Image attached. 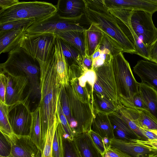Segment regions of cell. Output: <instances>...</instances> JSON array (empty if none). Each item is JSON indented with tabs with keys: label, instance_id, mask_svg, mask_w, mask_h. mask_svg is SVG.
I'll list each match as a JSON object with an SVG mask.
<instances>
[{
	"label": "cell",
	"instance_id": "obj_1",
	"mask_svg": "<svg viewBox=\"0 0 157 157\" xmlns=\"http://www.w3.org/2000/svg\"><path fill=\"white\" fill-rule=\"evenodd\" d=\"M84 0V15L87 21L119 45L123 52L135 54V41L129 28L110 11L104 0Z\"/></svg>",
	"mask_w": 157,
	"mask_h": 157
},
{
	"label": "cell",
	"instance_id": "obj_2",
	"mask_svg": "<svg viewBox=\"0 0 157 157\" xmlns=\"http://www.w3.org/2000/svg\"><path fill=\"white\" fill-rule=\"evenodd\" d=\"M40 68V95L38 107L44 143L48 128L57 127L59 121L57 109L62 86L59 82L51 56L47 65Z\"/></svg>",
	"mask_w": 157,
	"mask_h": 157
},
{
	"label": "cell",
	"instance_id": "obj_3",
	"mask_svg": "<svg viewBox=\"0 0 157 157\" xmlns=\"http://www.w3.org/2000/svg\"><path fill=\"white\" fill-rule=\"evenodd\" d=\"M36 61L19 46L8 53L6 60L0 64V70L18 75H23L30 83L28 94L35 98L40 97L39 74L40 68Z\"/></svg>",
	"mask_w": 157,
	"mask_h": 157
},
{
	"label": "cell",
	"instance_id": "obj_4",
	"mask_svg": "<svg viewBox=\"0 0 157 157\" xmlns=\"http://www.w3.org/2000/svg\"><path fill=\"white\" fill-rule=\"evenodd\" d=\"M123 53H120L112 59L118 105L132 108L133 98L139 92V83L136 80L130 65L125 59Z\"/></svg>",
	"mask_w": 157,
	"mask_h": 157
},
{
	"label": "cell",
	"instance_id": "obj_5",
	"mask_svg": "<svg viewBox=\"0 0 157 157\" xmlns=\"http://www.w3.org/2000/svg\"><path fill=\"white\" fill-rule=\"evenodd\" d=\"M56 6L45 2H19L0 11V24L22 19L41 21L55 14Z\"/></svg>",
	"mask_w": 157,
	"mask_h": 157
},
{
	"label": "cell",
	"instance_id": "obj_6",
	"mask_svg": "<svg viewBox=\"0 0 157 157\" xmlns=\"http://www.w3.org/2000/svg\"><path fill=\"white\" fill-rule=\"evenodd\" d=\"M65 88L70 103L69 116L67 119L70 127L75 135L88 132L91 130L94 117L92 104L80 101L70 84Z\"/></svg>",
	"mask_w": 157,
	"mask_h": 157
},
{
	"label": "cell",
	"instance_id": "obj_7",
	"mask_svg": "<svg viewBox=\"0 0 157 157\" xmlns=\"http://www.w3.org/2000/svg\"><path fill=\"white\" fill-rule=\"evenodd\" d=\"M56 36L53 34L25 33L19 46L33 59L40 67L47 65L51 58Z\"/></svg>",
	"mask_w": 157,
	"mask_h": 157
},
{
	"label": "cell",
	"instance_id": "obj_8",
	"mask_svg": "<svg viewBox=\"0 0 157 157\" xmlns=\"http://www.w3.org/2000/svg\"><path fill=\"white\" fill-rule=\"evenodd\" d=\"M68 77L69 83L78 98L83 102L92 104L96 78L95 71L73 65L68 66Z\"/></svg>",
	"mask_w": 157,
	"mask_h": 157
},
{
	"label": "cell",
	"instance_id": "obj_9",
	"mask_svg": "<svg viewBox=\"0 0 157 157\" xmlns=\"http://www.w3.org/2000/svg\"><path fill=\"white\" fill-rule=\"evenodd\" d=\"M152 14L138 10H131L127 18L128 23L136 35L147 47L157 39V28L152 19Z\"/></svg>",
	"mask_w": 157,
	"mask_h": 157
},
{
	"label": "cell",
	"instance_id": "obj_10",
	"mask_svg": "<svg viewBox=\"0 0 157 157\" xmlns=\"http://www.w3.org/2000/svg\"><path fill=\"white\" fill-rule=\"evenodd\" d=\"M86 29L76 22L60 18L56 13L44 20L35 22L26 29L29 34L48 33L54 35L68 31L84 32Z\"/></svg>",
	"mask_w": 157,
	"mask_h": 157
},
{
	"label": "cell",
	"instance_id": "obj_11",
	"mask_svg": "<svg viewBox=\"0 0 157 157\" xmlns=\"http://www.w3.org/2000/svg\"><path fill=\"white\" fill-rule=\"evenodd\" d=\"M28 94L21 102L9 107V120L13 133L21 136H29L31 124V112Z\"/></svg>",
	"mask_w": 157,
	"mask_h": 157
},
{
	"label": "cell",
	"instance_id": "obj_12",
	"mask_svg": "<svg viewBox=\"0 0 157 157\" xmlns=\"http://www.w3.org/2000/svg\"><path fill=\"white\" fill-rule=\"evenodd\" d=\"M96 80L93 91L118 105L116 86L112 65L110 63L104 64L94 70Z\"/></svg>",
	"mask_w": 157,
	"mask_h": 157
},
{
	"label": "cell",
	"instance_id": "obj_13",
	"mask_svg": "<svg viewBox=\"0 0 157 157\" xmlns=\"http://www.w3.org/2000/svg\"><path fill=\"white\" fill-rule=\"evenodd\" d=\"M2 71L6 75V104L10 107L21 102L24 100V92L29 81L24 75L16 74L7 71Z\"/></svg>",
	"mask_w": 157,
	"mask_h": 157
},
{
	"label": "cell",
	"instance_id": "obj_14",
	"mask_svg": "<svg viewBox=\"0 0 157 157\" xmlns=\"http://www.w3.org/2000/svg\"><path fill=\"white\" fill-rule=\"evenodd\" d=\"M4 136L11 145L10 153L7 157H35L40 152L29 136Z\"/></svg>",
	"mask_w": 157,
	"mask_h": 157
},
{
	"label": "cell",
	"instance_id": "obj_15",
	"mask_svg": "<svg viewBox=\"0 0 157 157\" xmlns=\"http://www.w3.org/2000/svg\"><path fill=\"white\" fill-rule=\"evenodd\" d=\"M56 6V13L62 19L76 22L84 15V0H59Z\"/></svg>",
	"mask_w": 157,
	"mask_h": 157
},
{
	"label": "cell",
	"instance_id": "obj_16",
	"mask_svg": "<svg viewBox=\"0 0 157 157\" xmlns=\"http://www.w3.org/2000/svg\"><path fill=\"white\" fill-rule=\"evenodd\" d=\"M109 9L142 10L152 14L157 11V0H104Z\"/></svg>",
	"mask_w": 157,
	"mask_h": 157
},
{
	"label": "cell",
	"instance_id": "obj_17",
	"mask_svg": "<svg viewBox=\"0 0 157 157\" xmlns=\"http://www.w3.org/2000/svg\"><path fill=\"white\" fill-rule=\"evenodd\" d=\"M110 146L118 149L132 157H150L157 154V149L134 142L114 138Z\"/></svg>",
	"mask_w": 157,
	"mask_h": 157
},
{
	"label": "cell",
	"instance_id": "obj_18",
	"mask_svg": "<svg viewBox=\"0 0 157 157\" xmlns=\"http://www.w3.org/2000/svg\"><path fill=\"white\" fill-rule=\"evenodd\" d=\"M54 62L57 78L63 87L68 86V66L63 54L59 39L56 36L51 55Z\"/></svg>",
	"mask_w": 157,
	"mask_h": 157
},
{
	"label": "cell",
	"instance_id": "obj_19",
	"mask_svg": "<svg viewBox=\"0 0 157 157\" xmlns=\"http://www.w3.org/2000/svg\"><path fill=\"white\" fill-rule=\"evenodd\" d=\"M134 72L145 83L157 92V63L143 60L138 61Z\"/></svg>",
	"mask_w": 157,
	"mask_h": 157
},
{
	"label": "cell",
	"instance_id": "obj_20",
	"mask_svg": "<svg viewBox=\"0 0 157 157\" xmlns=\"http://www.w3.org/2000/svg\"><path fill=\"white\" fill-rule=\"evenodd\" d=\"M108 116L113 126L114 138L129 141L140 140L137 135L122 118L118 111L110 113Z\"/></svg>",
	"mask_w": 157,
	"mask_h": 157
},
{
	"label": "cell",
	"instance_id": "obj_21",
	"mask_svg": "<svg viewBox=\"0 0 157 157\" xmlns=\"http://www.w3.org/2000/svg\"><path fill=\"white\" fill-rule=\"evenodd\" d=\"M91 130L101 137L107 139L110 142L114 138L112 125L108 114L100 112H93Z\"/></svg>",
	"mask_w": 157,
	"mask_h": 157
},
{
	"label": "cell",
	"instance_id": "obj_22",
	"mask_svg": "<svg viewBox=\"0 0 157 157\" xmlns=\"http://www.w3.org/2000/svg\"><path fill=\"white\" fill-rule=\"evenodd\" d=\"M73 140L82 157H104L88 132L76 134Z\"/></svg>",
	"mask_w": 157,
	"mask_h": 157
},
{
	"label": "cell",
	"instance_id": "obj_23",
	"mask_svg": "<svg viewBox=\"0 0 157 157\" xmlns=\"http://www.w3.org/2000/svg\"><path fill=\"white\" fill-rule=\"evenodd\" d=\"M118 113L132 130L139 136V140H148L142 132V129L140 128L139 125V110L133 108L125 107L121 105H118Z\"/></svg>",
	"mask_w": 157,
	"mask_h": 157
},
{
	"label": "cell",
	"instance_id": "obj_24",
	"mask_svg": "<svg viewBox=\"0 0 157 157\" xmlns=\"http://www.w3.org/2000/svg\"><path fill=\"white\" fill-rule=\"evenodd\" d=\"M27 28L10 30L0 34V54L9 52L19 45Z\"/></svg>",
	"mask_w": 157,
	"mask_h": 157
},
{
	"label": "cell",
	"instance_id": "obj_25",
	"mask_svg": "<svg viewBox=\"0 0 157 157\" xmlns=\"http://www.w3.org/2000/svg\"><path fill=\"white\" fill-rule=\"evenodd\" d=\"M139 92L150 114L157 121V92L145 83H139Z\"/></svg>",
	"mask_w": 157,
	"mask_h": 157
},
{
	"label": "cell",
	"instance_id": "obj_26",
	"mask_svg": "<svg viewBox=\"0 0 157 157\" xmlns=\"http://www.w3.org/2000/svg\"><path fill=\"white\" fill-rule=\"evenodd\" d=\"M55 36L73 46L82 56L85 54L86 44L84 32L68 31L58 33Z\"/></svg>",
	"mask_w": 157,
	"mask_h": 157
},
{
	"label": "cell",
	"instance_id": "obj_27",
	"mask_svg": "<svg viewBox=\"0 0 157 157\" xmlns=\"http://www.w3.org/2000/svg\"><path fill=\"white\" fill-rule=\"evenodd\" d=\"M84 31L85 37V53L91 56L100 44L103 34L101 31L93 24Z\"/></svg>",
	"mask_w": 157,
	"mask_h": 157
},
{
	"label": "cell",
	"instance_id": "obj_28",
	"mask_svg": "<svg viewBox=\"0 0 157 157\" xmlns=\"http://www.w3.org/2000/svg\"><path fill=\"white\" fill-rule=\"evenodd\" d=\"M31 124L29 136L41 152L43 148V141L40 111L38 107L33 111L31 112Z\"/></svg>",
	"mask_w": 157,
	"mask_h": 157
},
{
	"label": "cell",
	"instance_id": "obj_29",
	"mask_svg": "<svg viewBox=\"0 0 157 157\" xmlns=\"http://www.w3.org/2000/svg\"><path fill=\"white\" fill-rule=\"evenodd\" d=\"M92 103L93 112L109 114L118 111V105L94 91L93 92Z\"/></svg>",
	"mask_w": 157,
	"mask_h": 157
},
{
	"label": "cell",
	"instance_id": "obj_30",
	"mask_svg": "<svg viewBox=\"0 0 157 157\" xmlns=\"http://www.w3.org/2000/svg\"><path fill=\"white\" fill-rule=\"evenodd\" d=\"M59 39L63 52L68 66L77 65L83 68L82 66V56L79 52L68 43Z\"/></svg>",
	"mask_w": 157,
	"mask_h": 157
},
{
	"label": "cell",
	"instance_id": "obj_31",
	"mask_svg": "<svg viewBox=\"0 0 157 157\" xmlns=\"http://www.w3.org/2000/svg\"><path fill=\"white\" fill-rule=\"evenodd\" d=\"M64 131L59 121L54 137L52 157H64Z\"/></svg>",
	"mask_w": 157,
	"mask_h": 157
},
{
	"label": "cell",
	"instance_id": "obj_32",
	"mask_svg": "<svg viewBox=\"0 0 157 157\" xmlns=\"http://www.w3.org/2000/svg\"><path fill=\"white\" fill-rule=\"evenodd\" d=\"M9 108L6 103L0 102V130L5 136L11 137L14 134L9 121Z\"/></svg>",
	"mask_w": 157,
	"mask_h": 157
},
{
	"label": "cell",
	"instance_id": "obj_33",
	"mask_svg": "<svg viewBox=\"0 0 157 157\" xmlns=\"http://www.w3.org/2000/svg\"><path fill=\"white\" fill-rule=\"evenodd\" d=\"M138 110L140 112L138 122L140 128L149 130H157V121L147 111Z\"/></svg>",
	"mask_w": 157,
	"mask_h": 157
},
{
	"label": "cell",
	"instance_id": "obj_34",
	"mask_svg": "<svg viewBox=\"0 0 157 157\" xmlns=\"http://www.w3.org/2000/svg\"><path fill=\"white\" fill-rule=\"evenodd\" d=\"M35 22L34 20L22 19L0 24V34L11 30L24 27L28 28Z\"/></svg>",
	"mask_w": 157,
	"mask_h": 157
},
{
	"label": "cell",
	"instance_id": "obj_35",
	"mask_svg": "<svg viewBox=\"0 0 157 157\" xmlns=\"http://www.w3.org/2000/svg\"><path fill=\"white\" fill-rule=\"evenodd\" d=\"M56 128L50 127L48 128L43 143V149L41 152V157H52L53 143Z\"/></svg>",
	"mask_w": 157,
	"mask_h": 157
},
{
	"label": "cell",
	"instance_id": "obj_36",
	"mask_svg": "<svg viewBox=\"0 0 157 157\" xmlns=\"http://www.w3.org/2000/svg\"><path fill=\"white\" fill-rule=\"evenodd\" d=\"M98 46L101 50L105 49L109 50L113 57L121 52L123 53L122 49L119 45L104 34Z\"/></svg>",
	"mask_w": 157,
	"mask_h": 157
},
{
	"label": "cell",
	"instance_id": "obj_37",
	"mask_svg": "<svg viewBox=\"0 0 157 157\" xmlns=\"http://www.w3.org/2000/svg\"><path fill=\"white\" fill-rule=\"evenodd\" d=\"M64 157H82L75 142L64 135Z\"/></svg>",
	"mask_w": 157,
	"mask_h": 157
},
{
	"label": "cell",
	"instance_id": "obj_38",
	"mask_svg": "<svg viewBox=\"0 0 157 157\" xmlns=\"http://www.w3.org/2000/svg\"><path fill=\"white\" fill-rule=\"evenodd\" d=\"M57 111L59 120L64 131L65 136L69 139L73 140L75 135L70 127L66 117L63 112L59 98Z\"/></svg>",
	"mask_w": 157,
	"mask_h": 157
},
{
	"label": "cell",
	"instance_id": "obj_39",
	"mask_svg": "<svg viewBox=\"0 0 157 157\" xmlns=\"http://www.w3.org/2000/svg\"><path fill=\"white\" fill-rule=\"evenodd\" d=\"M11 145L5 136L0 134V157H7L10 154Z\"/></svg>",
	"mask_w": 157,
	"mask_h": 157
},
{
	"label": "cell",
	"instance_id": "obj_40",
	"mask_svg": "<svg viewBox=\"0 0 157 157\" xmlns=\"http://www.w3.org/2000/svg\"><path fill=\"white\" fill-rule=\"evenodd\" d=\"M88 133L96 146L101 153L104 155L106 151V148L103 138L92 130Z\"/></svg>",
	"mask_w": 157,
	"mask_h": 157
},
{
	"label": "cell",
	"instance_id": "obj_41",
	"mask_svg": "<svg viewBox=\"0 0 157 157\" xmlns=\"http://www.w3.org/2000/svg\"><path fill=\"white\" fill-rule=\"evenodd\" d=\"M6 89V75L2 71L0 73V102L5 103Z\"/></svg>",
	"mask_w": 157,
	"mask_h": 157
},
{
	"label": "cell",
	"instance_id": "obj_42",
	"mask_svg": "<svg viewBox=\"0 0 157 157\" xmlns=\"http://www.w3.org/2000/svg\"><path fill=\"white\" fill-rule=\"evenodd\" d=\"M104 157H132L118 149L112 147L110 145L106 148Z\"/></svg>",
	"mask_w": 157,
	"mask_h": 157
},
{
	"label": "cell",
	"instance_id": "obj_43",
	"mask_svg": "<svg viewBox=\"0 0 157 157\" xmlns=\"http://www.w3.org/2000/svg\"><path fill=\"white\" fill-rule=\"evenodd\" d=\"M133 107L137 109L144 110L148 112V109L143 100L139 92L134 96L133 101Z\"/></svg>",
	"mask_w": 157,
	"mask_h": 157
},
{
	"label": "cell",
	"instance_id": "obj_44",
	"mask_svg": "<svg viewBox=\"0 0 157 157\" xmlns=\"http://www.w3.org/2000/svg\"><path fill=\"white\" fill-rule=\"evenodd\" d=\"M82 66L83 69L88 70H93V60L91 56L87 53L82 56Z\"/></svg>",
	"mask_w": 157,
	"mask_h": 157
},
{
	"label": "cell",
	"instance_id": "obj_45",
	"mask_svg": "<svg viewBox=\"0 0 157 157\" xmlns=\"http://www.w3.org/2000/svg\"><path fill=\"white\" fill-rule=\"evenodd\" d=\"M150 61L157 63V39L150 46Z\"/></svg>",
	"mask_w": 157,
	"mask_h": 157
},
{
	"label": "cell",
	"instance_id": "obj_46",
	"mask_svg": "<svg viewBox=\"0 0 157 157\" xmlns=\"http://www.w3.org/2000/svg\"><path fill=\"white\" fill-rule=\"evenodd\" d=\"M132 142H135L148 147L157 149V139L152 140H133Z\"/></svg>",
	"mask_w": 157,
	"mask_h": 157
},
{
	"label": "cell",
	"instance_id": "obj_47",
	"mask_svg": "<svg viewBox=\"0 0 157 157\" xmlns=\"http://www.w3.org/2000/svg\"><path fill=\"white\" fill-rule=\"evenodd\" d=\"M19 2L18 0H0V11L11 7Z\"/></svg>",
	"mask_w": 157,
	"mask_h": 157
},
{
	"label": "cell",
	"instance_id": "obj_48",
	"mask_svg": "<svg viewBox=\"0 0 157 157\" xmlns=\"http://www.w3.org/2000/svg\"><path fill=\"white\" fill-rule=\"evenodd\" d=\"M142 132L147 137L148 140H152L157 139V136L150 130L142 129Z\"/></svg>",
	"mask_w": 157,
	"mask_h": 157
},
{
	"label": "cell",
	"instance_id": "obj_49",
	"mask_svg": "<svg viewBox=\"0 0 157 157\" xmlns=\"http://www.w3.org/2000/svg\"><path fill=\"white\" fill-rule=\"evenodd\" d=\"M150 131L154 133L157 136V130H151Z\"/></svg>",
	"mask_w": 157,
	"mask_h": 157
},
{
	"label": "cell",
	"instance_id": "obj_50",
	"mask_svg": "<svg viewBox=\"0 0 157 157\" xmlns=\"http://www.w3.org/2000/svg\"><path fill=\"white\" fill-rule=\"evenodd\" d=\"M150 157H157V154L155 155Z\"/></svg>",
	"mask_w": 157,
	"mask_h": 157
}]
</instances>
